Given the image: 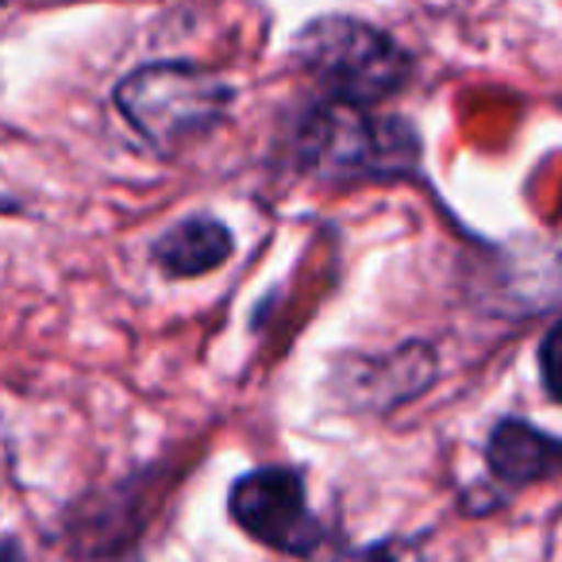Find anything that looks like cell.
I'll return each mask as SVG.
<instances>
[{
	"instance_id": "6da1fadb",
	"label": "cell",
	"mask_w": 562,
	"mask_h": 562,
	"mask_svg": "<svg viewBox=\"0 0 562 562\" xmlns=\"http://www.w3.org/2000/svg\"><path fill=\"white\" fill-rule=\"evenodd\" d=\"M232 81L196 63H147L116 86V109L158 155H178L232 109Z\"/></svg>"
},
{
	"instance_id": "7a4b0ae2",
	"label": "cell",
	"mask_w": 562,
	"mask_h": 562,
	"mask_svg": "<svg viewBox=\"0 0 562 562\" xmlns=\"http://www.w3.org/2000/svg\"><path fill=\"white\" fill-rule=\"evenodd\" d=\"M420 158L405 120L374 116L367 104L324 101L297 132V162L313 178L359 181L405 173Z\"/></svg>"
},
{
	"instance_id": "3957f363",
	"label": "cell",
	"mask_w": 562,
	"mask_h": 562,
	"mask_svg": "<svg viewBox=\"0 0 562 562\" xmlns=\"http://www.w3.org/2000/svg\"><path fill=\"white\" fill-rule=\"evenodd\" d=\"M293 58L328 101L347 104H374L397 93L413 66L405 47H397L382 27L355 16H321L305 24L293 43Z\"/></svg>"
},
{
	"instance_id": "277c9868",
	"label": "cell",
	"mask_w": 562,
	"mask_h": 562,
	"mask_svg": "<svg viewBox=\"0 0 562 562\" xmlns=\"http://www.w3.org/2000/svg\"><path fill=\"white\" fill-rule=\"evenodd\" d=\"M232 520L258 539L293 559H313L324 543V528L305 497V477L290 467H262L232 485Z\"/></svg>"
},
{
	"instance_id": "5b68a950",
	"label": "cell",
	"mask_w": 562,
	"mask_h": 562,
	"mask_svg": "<svg viewBox=\"0 0 562 562\" xmlns=\"http://www.w3.org/2000/svg\"><path fill=\"white\" fill-rule=\"evenodd\" d=\"M431 378H436V351L428 344H408L382 359L355 362L336 382L351 408H397L428 390Z\"/></svg>"
},
{
	"instance_id": "8992f818",
	"label": "cell",
	"mask_w": 562,
	"mask_h": 562,
	"mask_svg": "<svg viewBox=\"0 0 562 562\" xmlns=\"http://www.w3.org/2000/svg\"><path fill=\"white\" fill-rule=\"evenodd\" d=\"M485 462H490V474L497 482L513 485V490L536 485L562 474V439H551L539 428H531L528 420L508 416V420H501L493 428Z\"/></svg>"
},
{
	"instance_id": "52a82bcc",
	"label": "cell",
	"mask_w": 562,
	"mask_h": 562,
	"mask_svg": "<svg viewBox=\"0 0 562 562\" xmlns=\"http://www.w3.org/2000/svg\"><path fill=\"white\" fill-rule=\"evenodd\" d=\"M232 255V232L216 216H186L155 243V262L170 278H201Z\"/></svg>"
},
{
	"instance_id": "ba28073f",
	"label": "cell",
	"mask_w": 562,
	"mask_h": 562,
	"mask_svg": "<svg viewBox=\"0 0 562 562\" xmlns=\"http://www.w3.org/2000/svg\"><path fill=\"white\" fill-rule=\"evenodd\" d=\"M539 378H543L547 397L562 405V321L551 324V331L539 344Z\"/></svg>"
},
{
	"instance_id": "9c48e42d",
	"label": "cell",
	"mask_w": 562,
	"mask_h": 562,
	"mask_svg": "<svg viewBox=\"0 0 562 562\" xmlns=\"http://www.w3.org/2000/svg\"><path fill=\"white\" fill-rule=\"evenodd\" d=\"M359 562H413V547H408V543L370 547L367 554H359Z\"/></svg>"
},
{
	"instance_id": "30bf717a",
	"label": "cell",
	"mask_w": 562,
	"mask_h": 562,
	"mask_svg": "<svg viewBox=\"0 0 562 562\" xmlns=\"http://www.w3.org/2000/svg\"><path fill=\"white\" fill-rule=\"evenodd\" d=\"M0 562H27L16 539H0Z\"/></svg>"
},
{
	"instance_id": "8fae6325",
	"label": "cell",
	"mask_w": 562,
	"mask_h": 562,
	"mask_svg": "<svg viewBox=\"0 0 562 562\" xmlns=\"http://www.w3.org/2000/svg\"><path fill=\"white\" fill-rule=\"evenodd\" d=\"M0 4H4V0H0Z\"/></svg>"
}]
</instances>
